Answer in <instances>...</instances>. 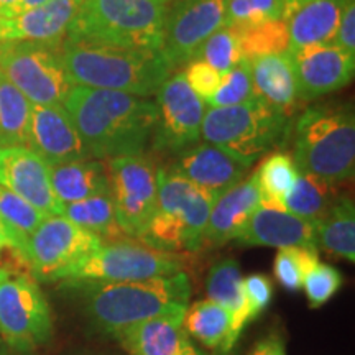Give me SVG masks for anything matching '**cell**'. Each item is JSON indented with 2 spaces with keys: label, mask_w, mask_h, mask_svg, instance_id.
I'll list each match as a JSON object with an SVG mask.
<instances>
[{
  "label": "cell",
  "mask_w": 355,
  "mask_h": 355,
  "mask_svg": "<svg viewBox=\"0 0 355 355\" xmlns=\"http://www.w3.org/2000/svg\"><path fill=\"white\" fill-rule=\"evenodd\" d=\"M224 24L225 0H180L166 15L159 51L171 68L188 63Z\"/></svg>",
  "instance_id": "cell-14"
},
{
  "label": "cell",
  "mask_w": 355,
  "mask_h": 355,
  "mask_svg": "<svg viewBox=\"0 0 355 355\" xmlns=\"http://www.w3.org/2000/svg\"><path fill=\"white\" fill-rule=\"evenodd\" d=\"M334 43L355 56V0H345Z\"/></svg>",
  "instance_id": "cell-42"
},
{
  "label": "cell",
  "mask_w": 355,
  "mask_h": 355,
  "mask_svg": "<svg viewBox=\"0 0 355 355\" xmlns=\"http://www.w3.org/2000/svg\"><path fill=\"white\" fill-rule=\"evenodd\" d=\"M318 247L327 254L355 261V206L354 199L339 196L316 224Z\"/></svg>",
  "instance_id": "cell-27"
},
{
  "label": "cell",
  "mask_w": 355,
  "mask_h": 355,
  "mask_svg": "<svg viewBox=\"0 0 355 355\" xmlns=\"http://www.w3.org/2000/svg\"><path fill=\"white\" fill-rule=\"evenodd\" d=\"M32 105L0 71V148L28 145Z\"/></svg>",
  "instance_id": "cell-29"
},
{
  "label": "cell",
  "mask_w": 355,
  "mask_h": 355,
  "mask_svg": "<svg viewBox=\"0 0 355 355\" xmlns=\"http://www.w3.org/2000/svg\"><path fill=\"white\" fill-rule=\"evenodd\" d=\"M188 263L184 254L157 250L139 241L104 243L83 261L66 279L69 283H121L168 277L183 272Z\"/></svg>",
  "instance_id": "cell-9"
},
{
  "label": "cell",
  "mask_w": 355,
  "mask_h": 355,
  "mask_svg": "<svg viewBox=\"0 0 355 355\" xmlns=\"http://www.w3.org/2000/svg\"><path fill=\"white\" fill-rule=\"evenodd\" d=\"M166 15L163 0H81L66 40L159 50Z\"/></svg>",
  "instance_id": "cell-4"
},
{
  "label": "cell",
  "mask_w": 355,
  "mask_h": 355,
  "mask_svg": "<svg viewBox=\"0 0 355 355\" xmlns=\"http://www.w3.org/2000/svg\"><path fill=\"white\" fill-rule=\"evenodd\" d=\"M26 146L48 166L92 158L63 105H32Z\"/></svg>",
  "instance_id": "cell-17"
},
{
  "label": "cell",
  "mask_w": 355,
  "mask_h": 355,
  "mask_svg": "<svg viewBox=\"0 0 355 355\" xmlns=\"http://www.w3.org/2000/svg\"><path fill=\"white\" fill-rule=\"evenodd\" d=\"M308 2H311V0H286V3H288V10H290V15H291L293 12L296 10V8L303 7L304 3H308Z\"/></svg>",
  "instance_id": "cell-47"
},
{
  "label": "cell",
  "mask_w": 355,
  "mask_h": 355,
  "mask_svg": "<svg viewBox=\"0 0 355 355\" xmlns=\"http://www.w3.org/2000/svg\"><path fill=\"white\" fill-rule=\"evenodd\" d=\"M0 71L35 105H63L74 86L51 44L0 43Z\"/></svg>",
  "instance_id": "cell-8"
},
{
  "label": "cell",
  "mask_w": 355,
  "mask_h": 355,
  "mask_svg": "<svg viewBox=\"0 0 355 355\" xmlns=\"http://www.w3.org/2000/svg\"><path fill=\"white\" fill-rule=\"evenodd\" d=\"M184 79L188 86L196 92L202 101H209L222 83V74L212 66L201 60H193L184 71Z\"/></svg>",
  "instance_id": "cell-40"
},
{
  "label": "cell",
  "mask_w": 355,
  "mask_h": 355,
  "mask_svg": "<svg viewBox=\"0 0 355 355\" xmlns=\"http://www.w3.org/2000/svg\"><path fill=\"white\" fill-rule=\"evenodd\" d=\"M319 263L318 250L303 247L278 248L273 261V273L278 283L288 291H298L311 270Z\"/></svg>",
  "instance_id": "cell-36"
},
{
  "label": "cell",
  "mask_w": 355,
  "mask_h": 355,
  "mask_svg": "<svg viewBox=\"0 0 355 355\" xmlns=\"http://www.w3.org/2000/svg\"><path fill=\"white\" fill-rule=\"evenodd\" d=\"M194 60L204 61L216 71H219L220 74H225L230 69H234L243 60L237 28L224 25L217 32L212 33L199 48Z\"/></svg>",
  "instance_id": "cell-35"
},
{
  "label": "cell",
  "mask_w": 355,
  "mask_h": 355,
  "mask_svg": "<svg viewBox=\"0 0 355 355\" xmlns=\"http://www.w3.org/2000/svg\"><path fill=\"white\" fill-rule=\"evenodd\" d=\"M286 0H225V24L242 26L270 20H288Z\"/></svg>",
  "instance_id": "cell-37"
},
{
  "label": "cell",
  "mask_w": 355,
  "mask_h": 355,
  "mask_svg": "<svg viewBox=\"0 0 355 355\" xmlns=\"http://www.w3.org/2000/svg\"><path fill=\"white\" fill-rule=\"evenodd\" d=\"M61 216L74 222L79 227L96 234L104 243L105 241H130L119 225L110 193L92 196L84 201L64 204Z\"/></svg>",
  "instance_id": "cell-28"
},
{
  "label": "cell",
  "mask_w": 355,
  "mask_h": 355,
  "mask_svg": "<svg viewBox=\"0 0 355 355\" xmlns=\"http://www.w3.org/2000/svg\"><path fill=\"white\" fill-rule=\"evenodd\" d=\"M248 63L255 96L290 119L298 101V84L290 51L260 56Z\"/></svg>",
  "instance_id": "cell-23"
},
{
  "label": "cell",
  "mask_w": 355,
  "mask_h": 355,
  "mask_svg": "<svg viewBox=\"0 0 355 355\" xmlns=\"http://www.w3.org/2000/svg\"><path fill=\"white\" fill-rule=\"evenodd\" d=\"M50 180L63 206L110 193L107 168L99 159H78L50 166Z\"/></svg>",
  "instance_id": "cell-26"
},
{
  "label": "cell",
  "mask_w": 355,
  "mask_h": 355,
  "mask_svg": "<svg viewBox=\"0 0 355 355\" xmlns=\"http://www.w3.org/2000/svg\"><path fill=\"white\" fill-rule=\"evenodd\" d=\"M46 2H50V0H17V6H15V8H13L12 15H15V13H19L21 10H28V8L43 6V3H46Z\"/></svg>",
  "instance_id": "cell-45"
},
{
  "label": "cell",
  "mask_w": 355,
  "mask_h": 355,
  "mask_svg": "<svg viewBox=\"0 0 355 355\" xmlns=\"http://www.w3.org/2000/svg\"><path fill=\"white\" fill-rule=\"evenodd\" d=\"M0 186L44 216H61L63 204L51 188L50 166L28 146L0 148Z\"/></svg>",
  "instance_id": "cell-15"
},
{
  "label": "cell",
  "mask_w": 355,
  "mask_h": 355,
  "mask_svg": "<svg viewBox=\"0 0 355 355\" xmlns=\"http://www.w3.org/2000/svg\"><path fill=\"white\" fill-rule=\"evenodd\" d=\"M17 0H0V17H8L13 13Z\"/></svg>",
  "instance_id": "cell-46"
},
{
  "label": "cell",
  "mask_w": 355,
  "mask_h": 355,
  "mask_svg": "<svg viewBox=\"0 0 355 355\" xmlns=\"http://www.w3.org/2000/svg\"><path fill=\"white\" fill-rule=\"evenodd\" d=\"M63 107L92 158L144 153L158 122V105L146 97L109 89L73 86Z\"/></svg>",
  "instance_id": "cell-1"
},
{
  "label": "cell",
  "mask_w": 355,
  "mask_h": 355,
  "mask_svg": "<svg viewBox=\"0 0 355 355\" xmlns=\"http://www.w3.org/2000/svg\"><path fill=\"white\" fill-rule=\"evenodd\" d=\"M163 2H165V0H163Z\"/></svg>",
  "instance_id": "cell-49"
},
{
  "label": "cell",
  "mask_w": 355,
  "mask_h": 355,
  "mask_svg": "<svg viewBox=\"0 0 355 355\" xmlns=\"http://www.w3.org/2000/svg\"><path fill=\"white\" fill-rule=\"evenodd\" d=\"M230 316L212 300H199L188 306L183 316L186 334L193 336L207 349H225L230 336Z\"/></svg>",
  "instance_id": "cell-30"
},
{
  "label": "cell",
  "mask_w": 355,
  "mask_h": 355,
  "mask_svg": "<svg viewBox=\"0 0 355 355\" xmlns=\"http://www.w3.org/2000/svg\"><path fill=\"white\" fill-rule=\"evenodd\" d=\"M259 206L260 193L254 173L220 194L212 204L209 219L201 235V248L222 247L235 241Z\"/></svg>",
  "instance_id": "cell-21"
},
{
  "label": "cell",
  "mask_w": 355,
  "mask_h": 355,
  "mask_svg": "<svg viewBox=\"0 0 355 355\" xmlns=\"http://www.w3.org/2000/svg\"><path fill=\"white\" fill-rule=\"evenodd\" d=\"M243 291L248 303V318L254 321L272 303L273 285L266 275L252 273L243 278Z\"/></svg>",
  "instance_id": "cell-41"
},
{
  "label": "cell",
  "mask_w": 355,
  "mask_h": 355,
  "mask_svg": "<svg viewBox=\"0 0 355 355\" xmlns=\"http://www.w3.org/2000/svg\"><path fill=\"white\" fill-rule=\"evenodd\" d=\"M345 0H311L288 17V51L334 43Z\"/></svg>",
  "instance_id": "cell-25"
},
{
  "label": "cell",
  "mask_w": 355,
  "mask_h": 355,
  "mask_svg": "<svg viewBox=\"0 0 355 355\" xmlns=\"http://www.w3.org/2000/svg\"><path fill=\"white\" fill-rule=\"evenodd\" d=\"M81 0H50L43 6L0 17V43L33 42L61 46Z\"/></svg>",
  "instance_id": "cell-18"
},
{
  "label": "cell",
  "mask_w": 355,
  "mask_h": 355,
  "mask_svg": "<svg viewBox=\"0 0 355 355\" xmlns=\"http://www.w3.org/2000/svg\"><path fill=\"white\" fill-rule=\"evenodd\" d=\"M60 58L74 86L109 89L148 97L157 94L173 68L159 50L63 40Z\"/></svg>",
  "instance_id": "cell-2"
},
{
  "label": "cell",
  "mask_w": 355,
  "mask_h": 355,
  "mask_svg": "<svg viewBox=\"0 0 355 355\" xmlns=\"http://www.w3.org/2000/svg\"><path fill=\"white\" fill-rule=\"evenodd\" d=\"M293 159L301 173L332 186L352 181L355 122L347 109H308L296 122Z\"/></svg>",
  "instance_id": "cell-5"
},
{
  "label": "cell",
  "mask_w": 355,
  "mask_h": 355,
  "mask_svg": "<svg viewBox=\"0 0 355 355\" xmlns=\"http://www.w3.org/2000/svg\"><path fill=\"white\" fill-rule=\"evenodd\" d=\"M44 217L46 216L35 209L32 204H28L25 199L17 196L15 193L0 186V220L19 239L25 254L28 237L42 224Z\"/></svg>",
  "instance_id": "cell-34"
},
{
  "label": "cell",
  "mask_w": 355,
  "mask_h": 355,
  "mask_svg": "<svg viewBox=\"0 0 355 355\" xmlns=\"http://www.w3.org/2000/svg\"><path fill=\"white\" fill-rule=\"evenodd\" d=\"M207 298L220 304L230 316V336L224 352H229L241 337L242 331L250 322L248 318V303L243 291V277L241 265L234 259L219 260L209 270L206 279Z\"/></svg>",
  "instance_id": "cell-24"
},
{
  "label": "cell",
  "mask_w": 355,
  "mask_h": 355,
  "mask_svg": "<svg viewBox=\"0 0 355 355\" xmlns=\"http://www.w3.org/2000/svg\"><path fill=\"white\" fill-rule=\"evenodd\" d=\"M184 314H163L127 327L115 336L130 355H201L183 327Z\"/></svg>",
  "instance_id": "cell-22"
},
{
  "label": "cell",
  "mask_w": 355,
  "mask_h": 355,
  "mask_svg": "<svg viewBox=\"0 0 355 355\" xmlns=\"http://www.w3.org/2000/svg\"><path fill=\"white\" fill-rule=\"evenodd\" d=\"M298 173V166L290 153L277 152L270 155L255 171L260 206L285 209V199L291 193Z\"/></svg>",
  "instance_id": "cell-32"
},
{
  "label": "cell",
  "mask_w": 355,
  "mask_h": 355,
  "mask_svg": "<svg viewBox=\"0 0 355 355\" xmlns=\"http://www.w3.org/2000/svg\"><path fill=\"white\" fill-rule=\"evenodd\" d=\"M337 198H339V186H332L321 178L300 171L291 193L285 199V209L301 219L316 224Z\"/></svg>",
  "instance_id": "cell-31"
},
{
  "label": "cell",
  "mask_w": 355,
  "mask_h": 355,
  "mask_svg": "<svg viewBox=\"0 0 355 355\" xmlns=\"http://www.w3.org/2000/svg\"><path fill=\"white\" fill-rule=\"evenodd\" d=\"M7 275H8V273H6V272H2V270H0V279H3V278H6V277H7Z\"/></svg>",
  "instance_id": "cell-48"
},
{
  "label": "cell",
  "mask_w": 355,
  "mask_h": 355,
  "mask_svg": "<svg viewBox=\"0 0 355 355\" xmlns=\"http://www.w3.org/2000/svg\"><path fill=\"white\" fill-rule=\"evenodd\" d=\"M84 291L89 321L99 332L117 336L127 327L163 314H184L191 282L184 272L121 283H71Z\"/></svg>",
  "instance_id": "cell-3"
},
{
  "label": "cell",
  "mask_w": 355,
  "mask_h": 355,
  "mask_svg": "<svg viewBox=\"0 0 355 355\" xmlns=\"http://www.w3.org/2000/svg\"><path fill=\"white\" fill-rule=\"evenodd\" d=\"M158 122L153 145L159 152H183L201 139L206 105L186 83L184 74L168 78L158 89Z\"/></svg>",
  "instance_id": "cell-13"
},
{
  "label": "cell",
  "mask_w": 355,
  "mask_h": 355,
  "mask_svg": "<svg viewBox=\"0 0 355 355\" xmlns=\"http://www.w3.org/2000/svg\"><path fill=\"white\" fill-rule=\"evenodd\" d=\"M104 163L119 225L130 241L140 242L157 206L158 170L144 155L109 158Z\"/></svg>",
  "instance_id": "cell-12"
},
{
  "label": "cell",
  "mask_w": 355,
  "mask_h": 355,
  "mask_svg": "<svg viewBox=\"0 0 355 355\" xmlns=\"http://www.w3.org/2000/svg\"><path fill=\"white\" fill-rule=\"evenodd\" d=\"M295 66L298 99L313 101L347 86L354 76L355 56L336 43L311 44L290 51Z\"/></svg>",
  "instance_id": "cell-16"
},
{
  "label": "cell",
  "mask_w": 355,
  "mask_h": 355,
  "mask_svg": "<svg viewBox=\"0 0 355 355\" xmlns=\"http://www.w3.org/2000/svg\"><path fill=\"white\" fill-rule=\"evenodd\" d=\"M248 355H286L285 343H283V339L279 336L270 334L263 337L260 343H257V345Z\"/></svg>",
  "instance_id": "cell-43"
},
{
  "label": "cell",
  "mask_w": 355,
  "mask_h": 355,
  "mask_svg": "<svg viewBox=\"0 0 355 355\" xmlns=\"http://www.w3.org/2000/svg\"><path fill=\"white\" fill-rule=\"evenodd\" d=\"M247 170L248 166L209 144L183 150L175 165L168 168L214 199L245 180Z\"/></svg>",
  "instance_id": "cell-19"
},
{
  "label": "cell",
  "mask_w": 355,
  "mask_h": 355,
  "mask_svg": "<svg viewBox=\"0 0 355 355\" xmlns=\"http://www.w3.org/2000/svg\"><path fill=\"white\" fill-rule=\"evenodd\" d=\"M157 178V206L140 242L171 254L201 250V235L216 199L165 168H159Z\"/></svg>",
  "instance_id": "cell-6"
},
{
  "label": "cell",
  "mask_w": 355,
  "mask_h": 355,
  "mask_svg": "<svg viewBox=\"0 0 355 355\" xmlns=\"http://www.w3.org/2000/svg\"><path fill=\"white\" fill-rule=\"evenodd\" d=\"M237 33L243 60L247 61L288 51V46H290L286 20H270L242 26V28H237Z\"/></svg>",
  "instance_id": "cell-33"
},
{
  "label": "cell",
  "mask_w": 355,
  "mask_h": 355,
  "mask_svg": "<svg viewBox=\"0 0 355 355\" xmlns=\"http://www.w3.org/2000/svg\"><path fill=\"white\" fill-rule=\"evenodd\" d=\"M104 245L101 237L66 219L46 216L26 242V259L33 278L68 279L71 273Z\"/></svg>",
  "instance_id": "cell-10"
},
{
  "label": "cell",
  "mask_w": 355,
  "mask_h": 355,
  "mask_svg": "<svg viewBox=\"0 0 355 355\" xmlns=\"http://www.w3.org/2000/svg\"><path fill=\"white\" fill-rule=\"evenodd\" d=\"M255 97L250 63L247 60H242L234 69L222 74L220 86L214 92V96L207 101V104L209 107H229V105L245 104Z\"/></svg>",
  "instance_id": "cell-38"
},
{
  "label": "cell",
  "mask_w": 355,
  "mask_h": 355,
  "mask_svg": "<svg viewBox=\"0 0 355 355\" xmlns=\"http://www.w3.org/2000/svg\"><path fill=\"white\" fill-rule=\"evenodd\" d=\"M239 245L245 247H303L318 250L316 227L313 222L291 214L285 209L259 206L235 237Z\"/></svg>",
  "instance_id": "cell-20"
},
{
  "label": "cell",
  "mask_w": 355,
  "mask_h": 355,
  "mask_svg": "<svg viewBox=\"0 0 355 355\" xmlns=\"http://www.w3.org/2000/svg\"><path fill=\"white\" fill-rule=\"evenodd\" d=\"M288 117L255 99L229 107H209L204 112L201 137L239 163L250 168L286 130Z\"/></svg>",
  "instance_id": "cell-7"
},
{
  "label": "cell",
  "mask_w": 355,
  "mask_h": 355,
  "mask_svg": "<svg viewBox=\"0 0 355 355\" xmlns=\"http://www.w3.org/2000/svg\"><path fill=\"white\" fill-rule=\"evenodd\" d=\"M53 334L50 304L32 277L0 279V337L20 352L46 344Z\"/></svg>",
  "instance_id": "cell-11"
},
{
  "label": "cell",
  "mask_w": 355,
  "mask_h": 355,
  "mask_svg": "<svg viewBox=\"0 0 355 355\" xmlns=\"http://www.w3.org/2000/svg\"><path fill=\"white\" fill-rule=\"evenodd\" d=\"M343 286V275L336 266L327 263H319L306 275L303 288L306 298L309 301L311 308H322L324 304L337 295V291Z\"/></svg>",
  "instance_id": "cell-39"
},
{
  "label": "cell",
  "mask_w": 355,
  "mask_h": 355,
  "mask_svg": "<svg viewBox=\"0 0 355 355\" xmlns=\"http://www.w3.org/2000/svg\"><path fill=\"white\" fill-rule=\"evenodd\" d=\"M8 245H15L17 248H20L21 252H25L24 247H21V243L19 242V239H17L15 235H13L12 230L8 229L2 220H0V254H2L3 248L8 247Z\"/></svg>",
  "instance_id": "cell-44"
}]
</instances>
